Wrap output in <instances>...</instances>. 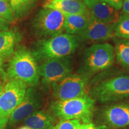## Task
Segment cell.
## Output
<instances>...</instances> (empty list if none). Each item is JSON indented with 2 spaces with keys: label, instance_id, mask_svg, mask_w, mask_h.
<instances>
[{
  "label": "cell",
  "instance_id": "cell-24",
  "mask_svg": "<svg viewBox=\"0 0 129 129\" xmlns=\"http://www.w3.org/2000/svg\"><path fill=\"white\" fill-rule=\"evenodd\" d=\"M9 29V23L0 17V31L7 30Z\"/></svg>",
  "mask_w": 129,
  "mask_h": 129
},
{
  "label": "cell",
  "instance_id": "cell-19",
  "mask_svg": "<svg viewBox=\"0 0 129 129\" xmlns=\"http://www.w3.org/2000/svg\"><path fill=\"white\" fill-rule=\"evenodd\" d=\"M116 59L123 67L129 69V39H118L115 47Z\"/></svg>",
  "mask_w": 129,
  "mask_h": 129
},
{
  "label": "cell",
  "instance_id": "cell-28",
  "mask_svg": "<svg viewBox=\"0 0 129 129\" xmlns=\"http://www.w3.org/2000/svg\"><path fill=\"white\" fill-rule=\"evenodd\" d=\"M3 68H4V61L0 59V80H1L2 78H4V75H5Z\"/></svg>",
  "mask_w": 129,
  "mask_h": 129
},
{
  "label": "cell",
  "instance_id": "cell-12",
  "mask_svg": "<svg viewBox=\"0 0 129 129\" xmlns=\"http://www.w3.org/2000/svg\"><path fill=\"white\" fill-rule=\"evenodd\" d=\"M103 118L108 126L121 128L129 126V104H118L108 106L103 111Z\"/></svg>",
  "mask_w": 129,
  "mask_h": 129
},
{
  "label": "cell",
  "instance_id": "cell-25",
  "mask_svg": "<svg viewBox=\"0 0 129 129\" xmlns=\"http://www.w3.org/2000/svg\"><path fill=\"white\" fill-rule=\"evenodd\" d=\"M80 129H98L94 124L91 122L83 123L82 122Z\"/></svg>",
  "mask_w": 129,
  "mask_h": 129
},
{
  "label": "cell",
  "instance_id": "cell-4",
  "mask_svg": "<svg viewBox=\"0 0 129 129\" xmlns=\"http://www.w3.org/2000/svg\"><path fill=\"white\" fill-rule=\"evenodd\" d=\"M115 57V48L111 44L104 43L91 45L84 52L83 74L89 76L108 69L114 63Z\"/></svg>",
  "mask_w": 129,
  "mask_h": 129
},
{
  "label": "cell",
  "instance_id": "cell-20",
  "mask_svg": "<svg viewBox=\"0 0 129 129\" xmlns=\"http://www.w3.org/2000/svg\"><path fill=\"white\" fill-rule=\"evenodd\" d=\"M115 37L123 39H129V14H121L115 24Z\"/></svg>",
  "mask_w": 129,
  "mask_h": 129
},
{
  "label": "cell",
  "instance_id": "cell-21",
  "mask_svg": "<svg viewBox=\"0 0 129 129\" xmlns=\"http://www.w3.org/2000/svg\"><path fill=\"white\" fill-rule=\"evenodd\" d=\"M0 17L9 23H12L16 20L9 1L0 0Z\"/></svg>",
  "mask_w": 129,
  "mask_h": 129
},
{
  "label": "cell",
  "instance_id": "cell-1",
  "mask_svg": "<svg viewBox=\"0 0 129 129\" xmlns=\"http://www.w3.org/2000/svg\"><path fill=\"white\" fill-rule=\"evenodd\" d=\"M79 46L75 35L62 34L51 38L37 41L32 48V54L37 62L67 57Z\"/></svg>",
  "mask_w": 129,
  "mask_h": 129
},
{
  "label": "cell",
  "instance_id": "cell-15",
  "mask_svg": "<svg viewBox=\"0 0 129 129\" xmlns=\"http://www.w3.org/2000/svg\"><path fill=\"white\" fill-rule=\"evenodd\" d=\"M93 18L106 23H116L120 18L118 10L110 5L100 1L89 9Z\"/></svg>",
  "mask_w": 129,
  "mask_h": 129
},
{
  "label": "cell",
  "instance_id": "cell-2",
  "mask_svg": "<svg viewBox=\"0 0 129 129\" xmlns=\"http://www.w3.org/2000/svg\"><path fill=\"white\" fill-rule=\"evenodd\" d=\"M10 57L6 73L8 78L19 80L30 87L36 86L40 77L31 51L22 47L17 48Z\"/></svg>",
  "mask_w": 129,
  "mask_h": 129
},
{
  "label": "cell",
  "instance_id": "cell-16",
  "mask_svg": "<svg viewBox=\"0 0 129 129\" xmlns=\"http://www.w3.org/2000/svg\"><path fill=\"white\" fill-rule=\"evenodd\" d=\"M55 121V118L52 114L38 110L26 118L24 124L31 129H51Z\"/></svg>",
  "mask_w": 129,
  "mask_h": 129
},
{
  "label": "cell",
  "instance_id": "cell-7",
  "mask_svg": "<svg viewBox=\"0 0 129 129\" xmlns=\"http://www.w3.org/2000/svg\"><path fill=\"white\" fill-rule=\"evenodd\" d=\"M28 85L17 79H9L0 95V116L7 124L12 113L25 98Z\"/></svg>",
  "mask_w": 129,
  "mask_h": 129
},
{
  "label": "cell",
  "instance_id": "cell-9",
  "mask_svg": "<svg viewBox=\"0 0 129 129\" xmlns=\"http://www.w3.org/2000/svg\"><path fill=\"white\" fill-rule=\"evenodd\" d=\"M38 70L42 84L49 87L71 74L72 64L67 56L44 61L38 66Z\"/></svg>",
  "mask_w": 129,
  "mask_h": 129
},
{
  "label": "cell",
  "instance_id": "cell-5",
  "mask_svg": "<svg viewBox=\"0 0 129 129\" xmlns=\"http://www.w3.org/2000/svg\"><path fill=\"white\" fill-rule=\"evenodd\" d=\"M64 23L63 14L56 10L43 7L34 17L32 28L37 36L51 38L64 32Z\"/></svg>",
  "mask_w": 129,
  "mask_h": 129
},
{
  "label": "cell",
  "instance_id": "cell-29",
  "mask_svg": "<svg viewBox=\"0 0 129 129\" xmlns=\"http://www.w3.org/2000/svg\"><path fill=\"white\" fill-rule=\"evenodd\" d=\"M6 124H7L3 121L1 116H0V129H4V127L6 125Z\"/></svg>",
  "mask_w": 129,
  "mask_h": 129
},
{
  "label": "cell",
  "instance_id": "cell-27",
  "mask_svg": "<svg viewBox=\"0 0 129 129\" xmlns=\"http://www.w3.org/2000/svg\"><path fill=\"white\" fill-rule=\"evenodd\" d=\"M122 9L124 13L129 14V0H124Z\"/></svg>",
  "mask_w": 129,
  "mask_h": 129
},
{
  "label": "cell",
  "instance_id": "cell-18",
  "mask_svg": "<svg viewBox=\"0 0 129 129\" xmlns=\"http://www.w3.org/2000/svg\"><path fill=\"white\" fill-rule=\"evenodd\" d=\"M38 0H9L15 19H20L31 12Z\"/></svg>",
  "mask_w": 129,
  "mask_h": 129
},
{
  "label": "cell",
  "instance_id": "cell-26",
  "mask_svg": "<svg viewBox=\"0 0 129 129\" xmlns=\"http://www.w3.org/2000/svg\"><path fill=\"white\" fill-rule=\"evenodd\" d=\"M100 1H101V0H83V2L84 3L85 6L89 9L90 7H92L93 5L99 2Z\"/></svg>",
  "mask_w": 129,
  "mask_h": 129
},
{
  "label": "cell",
  "instance_id": "cell-6",
  "mask_svg": "<svg viewBox=\"0 0 129 129\" xmlns=\"http://www.w3.org/2000/svg\"><path fill=\"white\" fill-rule=\"evenodd\" d=\"M91 95L94 100L103 103L129 98V75L112 77L94 86Z\"/></svg>",
  "mask_w": 129,
  "mask_h": 129
},
{
  "label": "cell",
  "instance_id": "cell-3",
  "mask_svg": "<svg viewBox=\"0 0 129 129\" xmlns=\"http://www.w3.org/2000/svg\"><path fill=\"white\" fill-rule=\"evenodd\" d=\"M94 108V99L88 94L74 99L52 103L53 115L60 120H79L83 123L91 122Z\"/></svg>",
  "mask_w": 129,
  "mask_h": 129
},
{
  "label": "cell",
  "instance_id": "cell-17",
  "mask_svg": "<svg viewBox=\"0 0 129 129\" xmlns=\"http://www.w3.org/2000/svg\"><path fill=\"white\" fill-rule=\"evenodd\" d=\"M16 41L17 37L13 30L0 31V59L4 61L12 56Z\"/></svg>",
  "mask_w": 129,
  "mask_h": 129
},
{
  "label": "cell",
  "instance_id": "cell-8",
  "mask_svg": "<svg viewBox=\"0 0 129 129\" xmlns=\"http://www.w3.org/2000/svg\"><path fill=\"white\" fill-rule=\"evenodd\" d=\"M88 76L84 74H73L53 84V95L57 101L71 99L85 96Z\"/></svg>",
  "mask_w": 129,
  "mask_h": 129
},
{
  "label": "cell",
  "instance_id": "cell-30",
  "mask_svg": "<svg viewBox=\"0 0 129 129\" xmlns=\"http://www.w3.org/2000/svg\"><path fill=\"white\" fill-rule=\"evenodd\" d=\"M3 88H4V86H3V84L2 83V81H1V80H0V95H1V93L3 92Z\"/></svg>",
  "mask_w": 129,
  "mask_h": 129
},
{
  "label": "cell",
  "instance_id": "cell-10",
  "mask_svg": "<svg viewBox=\"0 0 129 129\" xmlns=\"http://www.w3.org/2000/svg\"><path fill=\"white\" fill-rule=\"evenodd\" d=\"M43 104V96L41 93L34 87H28L23 101L10 116L8 125L12 126L24 120L32 113L41 108Z\"/></svg>",
  "mask_w": 129,
  "mask_h": 129
},
{
  "label": "cell",
  "instance_id": "cell-23",
  "mask_svg": "<svg viewBox=\"0 0 129 129\" xmlns=\"http://www.w3.org/2000/svg\"><path fill=\"white\" fill-rule=\"evenodd\" d=\"M101 1L110 5L117 10L121 9L124 3V0H101Z\"/></svg>",
  "mask_w": 129,
  "mask_h": 129
},
{
  "label": "cell",
  "instance_id": "cell-13",
  "mask_svg": "<svg viewBox=\"0 0 129 129\" xmlns=\"http://www.w3.org/2000/svg\"><path fill=\"white\" fill-rule=\"evenodd\" d=\"M43 7L56 10L64 15L85 14L90 12L84 3L79 0H45Z\"/></svg>",
  "mask_w": 129,
  "mask_h": 129
},
{
  "label": "cell",
  "instance_id": "cell-22",
  "mask_svg": "<svg viewBox=\"0 0 129 129\" xmlns=\"http://www.w3.org/2000/svg\"><path fill=\"white\" fill-rule=\"evenodd\" d=\"M81 124L79 120H60L51 129H80Z\"/></svg>",
  "mask_w": 129,
  "mask_h": 129
},
{
  "label": "cell",
  "instance_id": "cell-14",
  "mask_svg": "<svg viewBox=\"0 0 129 129\" xmlns=\"http://www.w3.org/2000/svg\"><path fill=\"white\" fill-rule=\"evenodd\" d=\"M64 16V32L68 34L74 35H77L84 31L88 26L92 18L90 12L85 14Z\"/></svg>",
  "mask_w": 129,
  "mask_h": 129
},
{
  "label": "cell",
  "instance_id": "cell-32",
  "mask_svg": "<svg viewBox=\"0 0 129 129\" xmlns=\"http://www.w3.org/2000/svg\"><path fill=\"white\" fill-rule=\"evenodd\" d=\"M4 1H9V0H4Z\"/></svg>",
  "mask_w": 129,
  "mask_h": 129
},
{
  "label": "cell",
  "instance_id": "cell-11",
  "mask_svg": "<svg viewBox=\"0 0 129 129\" xmlns=\"http://www.w3.org/2000/svg\"><path fill=\"white\" fill-rule=\"evenodd\" d=\"M115 24L103 23L92 17L87 28L75 37L79 41H105L115 37Z\"/></svg>",
  "mask_w": 129,
  "mask_h": 129
},
{
  "label": "cell",
  "instance_id": "cell-31",
  "mask_svg": "<svg viewBox=\"0 0 129 129\" xmlns=\"http://www.w3.org/2000/svg\"><path fill=\"white\" fill-rule=\"evenodd\" d=\"M19 129H31L30 128V127H29L28 126H26V125H24V126H22L19 128Z\"/></svg>",
  "mask_w": 129,
  "mask_h": 129
}]
</instances>
